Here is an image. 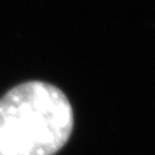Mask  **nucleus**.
<instances>
[{
	"mask_svg": "<svg viewBox=\"0 0 155 155\" xmlns=\"http://www.w3.org/2000/svg\"><path fill=\"white\" fill-rule=\"evenodd\" d=\"M72 129L71 102L50 83H20L0 98V155H55Z\"/></svg>",
	"mask_w": 155,
	"mask_h": 155,
	"instance_id": "f257e3e1",
	"label": "nucleus"
}]
</instances>
